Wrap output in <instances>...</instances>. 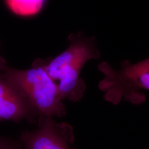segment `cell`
Listing matches in <instances>:
<instances>
[{
	"label": "cell",
	"mask_w": 149,
	"mask_h": 149,
	"mask_svg": "<svg viewBox=\"0 0 149 149\" xmlns=\"http://www.w3.org/2000/svg\"><path fill=\"white\" fill-rule=\"evenodd\" d=\"M69 47L54 59H47L45 69L56 84L63 100L77 102L82 98L86 85L81 71L91 60L100 59L101 54L94 37L80 31L70 34Z\"/></svg>",
	"instance_id": "6da1fadb"
},
{
	"label": "cell",
	"mask_w": 149,
	"mask_h": 149,
	"mask_svg": "<svg viewBox=\"0 0 149 149\" xmlns=\"http://www.w3.org/2000/svg\"><path fill=\"white\" fill-rule=\"evenodd\" d=\"M98 69L103 74L98 87L106 101L114 105L123 100L136 105L145 101L143 91H149V58L136 63L123 60L118 70L103 61Z\"/></svg>",
	"instance_id": "7a4b0ae2"
},
{
	"label": "cell",
	"mask_w": 149,
	"mask_h": 149,
	"mask_svg": "<svg viewBox=\"0 0 149 149\" xmlns=\"http://www.w3.org/2000/svg\"><path fill=\"white\" fill-rule=\"evenodd\" d=\"M47 62L36 59L29 69L7 67L3 71L23 91L39 115L62 117L66 114V108L58 85L45 69Z\"/></svg>",
	"instance_id": "3957f363"
},
{
	"label": "cell",
	"mask_w": 149,
	"mask_h": 149,
	"mask_svg": "<svg viewBox=\"0 0 149 149\" xmlns=\"http://www.w3.org/2000/svg\"><path fill=\"white\" fill-rule=\"evenodd\" d=\"M53 118L39 114L37 129L22 133L20 140L24 149H73V128L66 123L56 122Z\"/></svg>",
	"instance_id": "277c9868"
},
{
	"label": "cell",
	"mask_w": 149,
	"mask_h": 149,
	"mask_svg": "<svg viewBox=\"0 0 149 149\" xmlns=\"http://www.w3.org/2000/svg\"><path fill=\"white\" fill-rule=\"evenodd\" d=\"M38 116L23 91L0 70V121L34 123Z\"/></svg>",
	"instance_id": "5b68a950"
},
{
	"label": "cell",
	"mask_w": 149,
	"mask_h": 149,
	"mask_svg": "<svg viewBox=\"0 0 149 149\" xmlns=\"http://www.w3.org/2000/svg\"><path fill=\"white\" fill-rule=\"evenodd\" d=\"M9 10L15 15L21 17H31L39 13L46 0H5Z\"/></svg>",
	"instance_id": "8992f818"
},
{
	"label": "cell",
	"mask_w": 149,
	"mask_h": 149,
	"mask_svg": "<svg viewBox=\"0 0 149 149\" xmlns=\"http://www.w3.org/2000/svg\"><path fill=\"white\" fill-rule=\"evenodd\" d=\"M23 145L21 140L0 136V149H22Z\"/></svg>",
	"instance_id": "52a82bcc"
},
{
	"label": "cell",
	"mask_w": 149,
	"mask_h": 149,
	"mask_svg": "<svg viewBox=\"0 0 149 149\" xmlns=\"http://www.w3.org/2000/svg\"><path fill=\"white\" fill-rule=\"evenodd\" d=\"M1 45V43L0 42V46ZM8 66H7V63L6 60L0 55V70L3 71Z\"/></svg>",
	"instance_id": "ba28073f"
}]
</instances>
